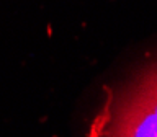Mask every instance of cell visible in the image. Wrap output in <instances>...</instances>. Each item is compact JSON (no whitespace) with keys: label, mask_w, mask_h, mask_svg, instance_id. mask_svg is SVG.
Masks as SVG:
<instances>
[{"label":"cell","mask_w":157,"mask_h":137,"mask_svg":"<svg viewBox=\"0 0 157 137\" xmlns=\"http://www.w3.org/2000/svg\"><path fill=\"white\" fill-rule=\"evenodd\" d=\"M108 96L93 117L88 137H157V44L142 52L121 83L105 85Z\"/></svg>","instance_id":"1"}]
</instances>
